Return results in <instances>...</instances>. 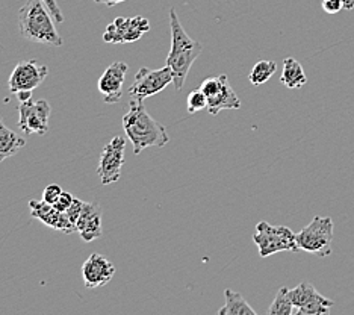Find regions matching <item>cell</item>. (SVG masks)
<instances>
[{"label":"cell","instance_id":"17","mask_svg":"<svg viewBox=\"0 0 354 315\" xmlns=\"http://www.w3.org/2000/svg\"><path fill=\"white\" fill-rule=\"evenodd\" d=\"M25 145L26 141L20 135L12 132L10 127H6L2 117H0V163L6 158L14 156Z\"/></svg>","mask_w":354,"mask_h":315},{"label":"cell","instance_id":"14","mask_svg":"<svg viewBox=\"0 0 354 315\" xmlns=\"http://www.w3.org/2000/svg\"><path fill=\"white\" fill-rule=\"evenodd\" d=\"M29 209L32 217L55 231H61L64 233L76 232V226L68 220L67 214L58 211L53 205L47 204L44 200H30Z\"/></svg>","mask_w":354,"mask_h":315},{"label":"cell","instance_id":"3","mask_svg":"<svg viewBox=\"0 0 354 315\" xmlns=\"http://www.w3.org/2000/svg\"><path fill=\"white\" fill-rule=\"evenodd\" d=\"M20 34L32 43L59 47L62 38L55 28L53 17L43 0H28L19 11Z\"/></svg>","mask_w":354,"mask_h":315},{"label":"cell","instance_id":"23","mask_svg":"<svg viewBox=\"0 0 354 315\" xmlns=\"http://www.w3.org/2000/svg\"><path fill=\"white\" fill-rule=\"evenodd\" d=\"M187 108L189 114H196L198 111H207V97L205 93L200 90H194L188 94L187 99Z\"/></svg>","mask_w":354,"mask_h":315},{"label":"cell","instance_id":"11","mask_svg":"<svg viewBox=\"0 0 354 315\" xmlns=\"http://www.w3.org/2000/svg\"><path fill=\"white\" fill-rule=\"evenodd\" d=\"M47 75H49V67L44 64H38L37 61H23L12 70L10 80H8V87L14 94L20 91H34L44 82Z\"/></svg>","mask_w":354,"mask_h":315},{"label":"cell","instance_id":"26","mask_svg":"<svg viewBox=\"0 0 354 315\" xmlns=\"http://www.w3.org/2000/svg\"><path fill=\"white\" fill-rule=\"evenodd\" d=\"M73 200H75V197L71 196L70 192L62 191V194L59 196V199L55 201L53 206H55L56 209H58V211H61V213H66L67 209L71 206V204H73Z\"/></svg>","mask_w":354,"mask_h":315},{"label":"cell","instance_id":"27","mask_svg":"<svg viewBox=\"0 0 354 315\" xmlns=\"http://www.w3.org/2000/svg\"><path fill=\"white\" fill-rule=\"evenodd\" d=\"M43 2L46 3L47 10L50 11L53 20H55L56 23H64V15H62V11H61L59 5L56 3V0H43Z\"/></svg>","mask_w":354,"mask_h":315},{"label":"cell","instance_id":"28","mask_svg":"<svg viewBox=\"0 0 354 315\" xmlns=\"http://www.w3.org/2000/svg\"><path fill=\"white\" fill-rule=\"evenodd\" d=\"M323 10L327 14H337L344 10L342 0H323Z\"/></svg>","mask_w":354,"mask_h":315},{"label":"cell","instance_id":"10","mask_svg":"<svg viewBox=\"0 0 354 315\" xmlns=\"http://www.w3.org/2000/svg\"><path fill=\"white\" fill-rule=\"evenodd\" d=\"M52 108L46 100H28L19 105V127L28 135H46L49 132Z\"/></svg>","mask_w":354,"mask_h":315},{"label":"cell","instance_id":"1","mask_svg":"<svg viewBox=\"0 0 354 315\" xmlns=\"http://www.w3.org/2000/svg\"><path fill=\"white\" fill-rule=\"evenodd\" d=\"M123 129L132 143L135 155L149 147L160 149L170 143L167 129L149 114L141 100L131 99L129 102V111L123 117Z\"/></svg>","mask_w":354,"mask_h":315},{"label":"cell","instance_id":"2","mask_svg":"<svg viewBox=\"0 0 354 315\" xmlns=\"http://www.w3.org/2000/svg\"><path fill=\"white\" fill-rule=\"evenodd\" d=\"M170 34H171V48L167 56V66L173 73V84L176 91H180L192 64L203 52L202 43L189 37L187 30L183 29L182 23L177 17L174 8L170 11Z\"/></svg>","mask_w":354,"mask_h":315},{"label":"cell","instance_id":"21","mask_svg":"<svg viewBox=\"0 0 354 315\" xmlns=\"http://www.w3.org/2000/svg\"><path fill=\"white\" fill-rule=\"evenodd\" d=\"M315 293H317V288L313 287L310 282H301L299 287L288 291L289 298H291V303L295 308V311L300 309L301 306L308 303L310 300V297Z\"/></svg>","mask_w":354,"mask_h":315},{"label":"cell","instance_id":"12","mask_svg":"<svg viewBox=\"0 0 354 315\" xmlns=\"http://www.w3.org/2000/svg\"><path fill=\"white\" fill-rule=\"evenodd\" d=\"M127 64L122 61L112 62L111 66L104 70L99 79V91L103 96L104 103H118L123 96V85L127 75Z\"/></svg>","mask_w":354,"mask_h":315},{"label":"cell","instance_id":"22","mask_svg":"<svg viewBox=\"0 0 354 315\" xmlns=\"http://www.w3.org/2000/svg\"><path fill=\"white\" fill-rule=\"evenodd\" d=\"M288 288L286 287H281L277 294L276 298L272 300L271 306L268 308V315H291L294 312V306L291 303V298H289L288 294Z\"/></svg>","mask_w":354,"mask_h":315},{"label":"cell","instance_id":"4","mask_svg":"<svg viewBox=\"0 0 354 315\" xmlns=\"http://www.w3.org/2000/svg\"><path fill=\"white\" fill-rule=\"evenodd\" d=\"M253 241L259 250L261 258H268L279 252H299L300 250L297 244V233L286 226H272L267 222L256 224Z\"/></svg>","mask_w":354,"mask_h":315},{"label":"cell","instance_id":"25","mask_svg":"<svg viewBox=\"0 0 354 315\" xmlns=\"http://www.w3.org/2000/svg\"><path fill=\"white\" fill-rule=\"evenodd\" d=\"M84 204H85V201L79 200V199H75L73 204H71V206L66 211V214H67V217H68V220H70L71 223H73L75 226H76V222H77V218H79L80 213H82Z\"/></svg>","mask_w":354,"mask_h":315},{"label":"cell","instance_id":"31","mask_svg":"<svg viewBox=\"0 0 354 315\" xmlns=\"http://www.w3.org/2000/svg\"><path fill=\"white\" fill-rule=\"evenodd\" d=\"M344 10H354V0H342Z\"/></svg>","mask_w":354,"mask_h":315},{"label":"cell","instance_id":"15","mask_svg":"<svg viewBox=\"0 0 354 315\" xmlns=\"http://www.w3.org/2000/svg\"><path fill=\"white\" fill-rule=\"evenodd\" d=\"M76 232L85 242L102 237V208L97 204H84L76 222Z\"/></svg>","mask_w":354,"mask_h":315},{"label":"cell","instance_id":"7","mask_svg":"<svg viewBox=\"0 0 354 315\" xmlns=\"http://www.w3.org/2000/svg\"><path fill=\"white\" fill-rule=\"evenodd\" d=\"M171 82L173 73L168 66L158 70L142 67L135 75L133 84L129 88V96H131V99L144 102L149 97L165 90Z\"/></svg>","mask_w":354,"mask_h":315},{"label":"cell","instance_id":"5","mask_svg":"<svg viewBox=\"0 0 354 315\" xmlns=\"http://www.w3.org/2000/svg\"><path fill=\"white\" fill-rule=\"evenodd\" d=\"M333 222L330 217H313V220L297 233V244L304 252L326 258L332 255Z\"/></svg>","mask_w":354,"mask_h":315},{"label":"cell","instance_id":"13","mask_svg":"<svg viewBox=\"0 0 354 315\" xmlns=\"http://www.w3.org/2000/svg\"><path fill=\"white\" fill-rule=\"evenodd\" d=\"M115 274V267L100 253H93L82 265L84 285L90 289L108 285Z\"/></svg>","mask_w":354,"mask_h":315},{"label":"cell","instance_id":"6","mask_svg":"<svg viewBox=\"0 0 354 315\" xmlns=\"http://www.w3.org/2000/svg\"><path fill=\"white\" fill-rule=\"evenodd\" d=\"M200 90L207 97V112L212 116L220 114L223 109L241 108V100L233 90L226 75L212 76L205 79Z\"/></svg>","mask_w":354,"mask_h":315},{"label":"cell","instance_id":"30","mask_svg":"<svg viewBox=\"0 0 354 315\" xmlns=\"http://www.w3.org/2000/svg\"><path fill=\"white\" fill-rule=\"evenodd\" d=\"M15 96H17L19 102H28V100L32 99V91H20V93H17Z\"/></svg>","mask_w":354,"mask_h":315},{"label":"cell","instance_id":"19","mask_svg":"<svg viewBox=\"0 0 354 315\" xmlns=\"http://www.w3.org/2000/svg\"><path fill=\"white\" fill-rule=\"evenodd\" d=\"M277 70V64L274 61H265L261 60L254 64V67L250 71V76H248V80L256 87H261L265 82L272 78Z\"/></svg>","mask_w":354,"mask_h":315},{"label":"cell","instance_id":"8","mask_svg":"<svg viewBox=\"0 0 354 315\" xmlns=\"http://www.w3.org/2000/svg\"><path fill=\"white\" fill-rule=\"evenodd\" d=\"M150 30V21L136 15V17H117L109 23L103 34V42L109 44H127L138 42L144 34Z\"/></svg>","mask_w":354,"mask_h":315},{"label":"cell","instance_id":"18","mask_svg":"<svg viewBox=\"0 0 354 315\" xmlns=\"http://www.w3.org/2000/svg\"><path fill=\"white\" fill-rule=\"evenodd\" d=\"M224 298H226V303L216 311L218 315H256V311L236 291L230 288L224 289Z\"/></svg>","mask_w":354,"mask_h":315},{"label":"cell","instance_id":"24","mask_svg":"<svg viewBox=\"0 0 354 315\" xmlns=\"http://www.w3.org/2000/svg\"><path fill=\"white\" fill-rule=\"evenodd\" d=\"M62 188L59 187V185H56V183H50V185H47V187L44 188V191H43V200L44 201H47V204H50V205H53L56 200L59 199V196L62 194Z\"/></svg>","mask_w":354,"mask_h":315},{"label":"cell","instance_id":"20","mask_svg":"<svg viewBox=\"0 0 354 315\" xmlns=\"http://www.w3.org/2000/svg\"><path fill=\"white\" fill-rule=\"evenodd\" d=\"M335 305L333 300H328L324 296H321L318 291L310 297V300L297 309V315H323L330 311V308Z\"/></svg>","mask_w":354,"mask_h":315},{"label":"cell","instance_id":"29","mask_svg":"<svg viewBox=\"0 0 354 315\" xmlns=\"http://www.w3.org/2000/svg\"><path fill=\"white\" fill-rule=\"evenodd\" d=\"M95 3H102V5H106V6H114L118 3H123L127 2V0H94Z\"/></svg>","mask_w":354,"mask_h":315},{"label":"cell","instance_id":"9","mask_svg":"<svg viewBox=\"0 0 354 315\" xmlns=\"http://www.w3.org/2000/svg\"><path fill=\"white\" fill-rule=\"evenodd\" d=\"M126 138L117 135L102 150L97 165V174L103 185H111L122 177V168L124 164Z\"/></svg>","mask_w":354,"mask_h":315},{"label":"cell","instance_id":"16","mask_svg":"<svg viewBox=\"0 0 354 315\" xmlns=\"http://www.w3.org/2000/svg\"><path fill=\"white\" fill-rule=\"evenodd\" d=\"M280 82L289 90H299L308 82L304 69L295 58H286L283 61V71H281Z\"/></svg>","mask_w":354,"mask_h":315}]
</instances>
